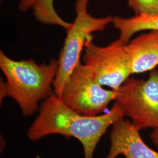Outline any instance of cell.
<instances>
[{"label": "cell", "mask_w": 158, "mask_h": 158, "mask_svg": "<svg viewBox=\"0 0 158 158\" xmlns=\"http://www.w3.org/2000/svg\"><path fill=\"white\" fill-rule=\"evenodd\" d=\"M54 0H37L34 8L35 18L40 23L51 24L60 19L54 7Z\"/></svg>", "instance_id": "10"}, {"label": "cell", "mask_w": 158, "mask_h": 158, "mask_svg": "<svg viewBox=\"0 0 158 158\" xmlns=\"http://www.w3.org/2000/svg\"><path fill=\"white\" fill-rule=\"evenodd\" d=\"M131 64L132 73L151 71L158 66V31L141 34L125 45Z\"/></svg>", "instance_id": "8"}, {"label": "cell", "mask_w": 158, "mask_h": 158, "mask_svg": "<svg viewBox=\"0 0 158 158\" xmlns=\"http://www.w3.org/2000/svg\"><path fill=\"white\" fill-rule=\"evenodd\" d=\"M82 63L102 86L117 90L132 74L130 57L118 39L106 46L93 42V35L85 42Z\"/></svg>", "instance_id": "5"}, {"label": "cell", "mask_w": 158, "mask_h": 158, "mask_svg": "<svg viewBox=\"0 0 158 158\" xmlns=\"http://www.w3.org/2000/svg\"><path fill=\"white\" fill-rule=\"evenodd\" d=\"M117 90H107L81 61L70 75L60 98L69 108L87 116L100 115L115 101Z\"/></svg>", "instance_id": "6"}, {"label": "cell", "mask_w": 158, "mask_h": 158, "mask_svg": "<svg viewBox=\"0 0 158 158\" xmlns=\"http://www.w3.org/2000/svg\"><path fill=\"white\" fill-rule=\"evenodd\" d=\"M89 0H76V17L66 32V36L59 53V69L53 83V93L59 98L70 75L80 62L82 51L87 38L94 32H102L112 23L113 16H92L88 11Z\"/></svg>", "instance_id": "3"}, {"label": "cell", "mask_w": 158, "mask_h": 158, "mask_svg": "<svg viewBox=\"0 0 158 158\" xmlns=\"http://www.w3.org/2000/svg\"><path fill=\"white\" fill-rule=\"evenodd\" d=\"M135 15H158V0H127Z\"/></svg>", "instance_id": "11"}, {"label": "cell", "mask_w": 158, "mask_h": 158, "mask_svg": "<svg viewBox=\"0 0 158 158\" xmlns=\"http://www.w3.org/2000/svg\"><path fill=\"white\" fill-rule=\"evenodd\" d=\"M112 24L119 31L118 40L125 45L132 37L139 32L158 31V15H135L128 18L115 16L113 17Z\"/></svg>", "instance_id": "9"}, {"label": "cell", "mask_w": 158, "mask_h": 158, "mask_svg": "<svg viewBox=\"0 0 158 158\" xmlns=\"http://www.w3.org/2000/svg\"><path fill=\"white\" fill-rule=\"evenodd\" d=\"M37 0H21L18 4V8L21 12L28 11L31 9H33Z\"/></svg>", "instance_id": "12"}, {"label": "cell", "mask_w": 158, "mask_h": 158, "mask_svg": "<svg viewBox=\"0 0 158 158\" xmlns=\"http://www.w3.org/2000/svg\"><path fill=\"white\" fill-rule=\"evenodd\" d=\"M125 117L117 102L107 113L87 116L67 107L53 93L40 102L38 115L29 128L27 136L32 142L53 134L73 137L81 143L84 158H93L96 147L108 128Z\"/></svg>", "instance_id": "1"}, {"label": "cell", "mask_w": 158, "mask_h": 158, "mask_svg": "<svg viewBox=\"0 0 158 158\" xmlns=\"http://www.w3.org/2000/svg\"><path fill=\"white\" fill-rule=\"evenodd\" d=\"M115 100L139 130L158 129V71L146 80L129 78L118 90Z\"/></svg>", "instance_id": "4"}, {"label": "cell", "mask_w": 158, "mask_h": 158, "mask_svg": "<svg viewBox=\"0 0 158 158\" xmlns=\"http://www.w3.org/2000/svg\"><path fill=\"white\" fill-rule=\"evenodd\" d=\"M110 148L104 158H158V152L148 147L142 139L139 131L130 119H121L112 125Z\"/></svg>", "instance_id": "7"}, {"label": "cell", "mask_w": 158, "mask_h": 158, "mask_svg": "<svg viewBox=\"0 0 158 158\" xmlns=\"http://www.w3.org/2000/svg\"><path fill=\"white\" fill-rule=\"evenodd\" d=\"M1 102L6 97L17 102L23 115L29 117L40 108V102L53 94V83L59 69L58 59L38 64L32 59L15 60L0 51Z\"/></svg>", "instance_id": "2"}, {"label": "cell", "mask_w": 158, "mask_h": 158, "mask_svg": "<svg viewBox=\"0 0 158 158\" xmlns=\"http://www.w3.org/2000/svg\"><path fill=\"white\" fill-rule=\"evenodd\" d=\"M1 1H2V0H1Z\"/></svg>", "instance_id": "14"}, {"label": "cell", "mask_w": 158, "mask_h": 158, "mask_svg": "<svg viewBox=\"0 0 158 158\" xmlns=\"http://www.w3.org/2000/svg\"><path fill=\"white\" fill-rule=\"evenodd\" d=\"M150 137L153 143L158 148V129L153 130Z\"/></svg>", "instance_id": "13"}]
</instances>
